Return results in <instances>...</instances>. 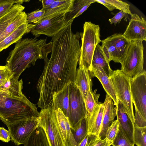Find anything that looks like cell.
<instances>
[{
  "mask_svg": "<svg viewBox=\"0 0 146 146\" xmlns=\"http://www.w3.org/2000/svg\"><path fill=\"white\" fill-rule=\"evenodd\" d=\"M100 28L91 22L84 24L83 32L80 33L81 40L80 56L78 63L92 72V63L93 54L97 45L101 42Z\"/></svg>",
  "mask_w": 146,
  "mask_h": 146,
  "instance_id": "277c9868",
  "label": "cell"
},
{
  "mask_svg": "<svg viewBox=\"0 0 146 146\" xmlns=\"http://www.w3.org/2000/svg\"><path fill=\"white\" fill-rule=\"evenodd\" d=\"M134 124L139 127L146 126V119H144L139 114L138 111L135 110V115L134 116Z\"/></svg>",
  "mask_w": 146,
  "mask_h": 146,
  "instance_id": "f35d334b",
  "label": "cell"
},
{
  "mask_svg": "<svg viewBox=\"0 0 146 146\" xmlns=\"http://www.w3.org/2000/svg\"><path fill=\"white\" fill-rule=\"evenodd\" d=\"M1 89L0 88V93L1 92Z\"/></svg>",
  "mask_w": 146,
  "mask_h": 146,
  "instance_id": "681fc988",
  "label": "cell"
},
{
  "mask_svg": "<svg viewBox=\"0 0 146 146\" xmlns=\"http://www.w3.org/2000/svg\"><path fill=\"white\" fill-rule=\"evenodd\" d=\"M96 2L101 3L105 6L110 11H112L115 8L108 3L106 0H94Z\"/></svg>",
  "mask_w": 146,
  "mask_h": 146,
  "instance_id": "ee69618b",
  "label": "cell"
},
{
  "mask_svg": "<svg viewBox=\"0 0 146 146\" xmlns=\"http://www.w3.org/2000/svg\"><path fill=\"white\" fill-rule=\"evenodd\" d=\"M127 14L125 12L120 11L115 14L113 18L109 19V21L111 24H114L115 26L118 23H119L122 18L125 17Z\"/></svg>",
  "mask_w": 146,
  "mask_h": 146,
  "instance_id": "60d3db41",
  "label": "cell"
},
{
  "mask_svg": "<svg viewBox=\"0 0 146 146\" xmlns=\"http://www.w3.org/2000/svg\"><path fill=\"white\" fill-rule=\"evenodd\" d=\"M131 18L126 29L122 34L127 40H146V21L135 13H131Z\"/></svg>",
  "mask_w": 146,
  "mask_h": 146,
  "instance_id": "7c38bea8",
  "label": "cell"
},
{
  "mask_svg": "<svg viewBox=\"0 0 146 146\" xmlns=\"http://www.w3.org/2000/svg\"><path fill=\"white\" fill-rule=\"evenodd\" d=\"M108 37L117 48L119 54L121 62L125 56L130 41L126 39L121 33H115Z\"/></svg>",
  "mask_w": 146,
  "mask_h": 146,
  "instance_id": "83f0119b",
  "label": "cell"
},
{
  "mask_svg": "<svg viewBox=\"0 0 146 146\" xmlns=\"http://www.w3.org/2000/svg\"><path fill=\"white\" fill-rule=\"evenodd\" d=\"M97 89L94 91L90 88L88 90L85 102L86 110V117L88 118L92 114L96 106L100 102H98L100 95L96 93Z\"/></svg>",
  "mask_w": 146,
  "mask_h": 146,
  "instance_id": "f1b7e54d",
  "label": "cell"
},
{
  "mask_svg": "<svg viewBox=\"0 0 146 146\" xmlns=\"http://www.w3.org/2000/svg\"><path fill=\"white\" fill-rule=\"evenodd\" d=\"M38 126L44 131L49 146H66L58 128L55 110L51 107L41 109Z\"/></svg>",
  "mask_w": 146,
  "mask_h": 146,
  "instance_id": "8992f818",
  "label": "cell"
},
{
  "mask_svg": "<svg viewBox=\"0 0 146 146\" xmlns=\"http://www.w3.org/2000/svg\"><path fill=\"white\" fill-rule=\"evenodd\" d=\"M144 48L143 41H130L125 56L120 63V70L128 76H135L144 70Z\"/></svg>",
  "mask_w": 146,
  "mask_h": 146,
  "instance_id": "52a82bcc",
  "label": "cell"
},
{
  "mask_svg": "<svg viewBox=\"0 0 146 146\" xmlns=\"http://www.w3.org/2000/svg\"><path fill=\"white\" fill-rule=\"evenodd\" d=\"M111 98L106 94L104 103L103 112L101 128L99 137L100 139L105 138L106 132L116 116V109L114 107Z\"/></svg>",
  "mask_w": 146,
  "mask_h": 146,
  "instance_id": "5bb4252c",
  "label": "cell"
},
{
  "mask_svg": "<svg viewBox=\"0 0 146 146\" xmlns=\"http://www.w3.org/2000/svg\"><path fill=\"white\" fill-rule=\"evenodd\" d=\"M127 139L121 128L119 130L112 145V146H134Z\"/></svg>",
  "mask_w": 146,
  "mask_h": 146,
  "instance_id": "836d02e7",
  "label": "cell"
},
{
  "mask_svg": "<svg viewBox=\"0 0 146 146\" xmlns=\"http://www.w3.org/2000/svg\"><path fill=\"white\" fill-rule=\"evenodd\" d=\"M75 1L55 0L48 9L44 10L45 13L41 20L63 14H66L71 11Z\"/></svg>",
  "mask_w": 146,
  "mask_h": 146,
  "instance_id": "ffe728a7",
  "label": "cell"
},
{
  "mask_svg": "<svg viewBox=\"0 0 146 146\" xmlns=\"http://www.w3.org/2000/svg\"><path fill=\"white\" fill-rule=\"evenodd\" d=\"M58 128L66 146H78L73 135L68 118L59 108L55 110Z\"/></svg>",
  "mask_w": 146,
  "mask_h": 146,
  "instance_id": "9a60e30c",
  "label": "cell"
},
{
  "mask_svg": "<svg viewBox=\"0 0 146 146\" xmlns=\"http://www.w3.org/2000/svg\"><path fill=\"white\" fill-rule=\"evenodd\" d=\"M101 47L108 61L111 60L115 62H121L119 54L114 44L108 37L102 40Z\"/></svg>",
  "mask_w": 146,
  "mask_h": 146,
  "instance_id": "484cf974",
  "label": "cell"
},
{
  "mask_svg": "<svg viewBox=\"0 0 146 146\" xmlns=\"http://www.w3.org/2000/svg\"><path fill=\"white\" fill-rule=\"evenodd\" d=\"M7 0H0V5L6 2Z\"/></svg>",
  "mask_w": 146,
  "mask_h": 146,
  "instance_id": "7dc6e473",
  "label": "cell"
},
{
  "mask_svg": "<svg viewBox=\"0 0 146 146\" xmlns=\"http://www.w3.org/2000/svg\"><path fill=\"white\" fill-rule=\"evenodd\" d=\"M0 140L5 143L11 140L9 131L3 127H0Z\"/></svg>",
  "mask_w": 146,
  "mask_h": 146,
  "instance_id": "ab89813d",
  "label": "cell"
},
{
  "mask_svg": "<svg viewBox=\"0 0 146 146\" xmlns=\"http://www.w3.org/2000/svg\"><path fill=\"white\" fill-rule=\"evenodd\" d=\"M47 38L38 40L36 38H21L16 42L14 48L9 53L6 66L19 80L21 73L38 59H43L42 49Z\"/></svg>",
  "mask_w": 146,
  "mask_h": 146,
  "instance_id": "7a4b0ae2",
  "label": "cell"
},
{
  "mask_svg": "<svg viewBox=\"0 0 146 146\" xmlns=\"http://www.w3.org/2000/svg\"><path fill=\"white\" fill-rule=\"evenodd\" d=\"M71 130L76 141L78 144L88 134L86 117L82 119L74 129Z\"/></svg>",
  "mask_w": 146,
  "mask_h": 146,
  "instance_id": "4dcf8cb0",
  "label": "cell"
},
{
  "mask_svg": "<svg viewBox=\"0 0 146 146\" xmlns=\"http://www.w3.org/2000/svg\"><path fill=\"white\" fill-rule=\"evenodd\" d=\"M94 76L91 72L83 66L79 65L77 69L75 84L86 98L88 92L92 87V78Z\"/></svg>",
  "mask_w": 146,
  "mask_h": 146,
  "instance_id": "2e32d148",
  "label": "cell"
},
{
  "mask_svg": "<svg viewBox=\"0 0 146 146\" xmlns=\"http://www.w3.org/2000/svg\"><path fill=\"white\" fill-rule=\"evenodd\" d=\"M134 144L137 146H146V126L139 127L134 124Z\"/></svg>",
  "mask_w": 146,
  "mask_h": 146,
  "instance_id": "1f68e13d",
  "label": "cell"
},
{
  "mask_svg": "<svg viewBox=\"0 0 146 146\" xmlns=\"http://www.w3.org/2000/svg\"><path fill=\"white\" fill-rule=\"evenodd\" d=\"M72 22L52 37L51 49L48 44L43 48L44 67L36 86L39 95L37 105L41 109L51 107L54 93L75 83L81 44L80 33L72 31Z\"/></svg>",
  "mask_w": 146,
  "mask_h": 146,
  "instance_id": "6da1fadb",
  "label": "cell"
},
{
  "mask_svg": "<svg viewBox=\"0 0 146 146\" xmlns=\"http://www.w3.org/2000/svg\"><path fill=\"white\" fill-rule=\"evenodd\" d=\"M27 22V14L23 11L7 27L0 36V42L11 34L18 27Z\"/></svg>",
  "mask_w": 146,
  "mask_h": 146,
  "instance_id": "f546056e",
  "label": "cell"
},
{
  "mask_svg": "<svg viewBox=\"0 0 146 146\" xmlns=\"http://www.w3.org/2000/svg\"><path fill=\"white\" fill-rule=\"evenodd\" d=\"M55 0H42V9L44 10L48 9Z\"/></svg>",
  "mask_w": 146,
  "mask_h": 146,
  "instance_id": "f6af8a7d",
  "label": "cell"
},
{
  "mask_svg": "<svg viewBox=\"0 0 146 146\" xmlns=\"http://www.w3.org/2000/svg\"><path fill=\"white\" fill-rule=\"evenodd\" d=\"M131 77L119 69L113 71L109 77L113 85L117 98L134 123V114L130 87Z\"/></svg>",
  "mask_w": 146,
  "mask_h": 146,
  "instance_id": "5b68a950",
  "label": "cell"
},
{
  "mask_svg": "<svg viewBox=\"0 0 146 146\" xmlns=\"http://www.w3.org/2000/svg\"><path fill=\"white\" fill-rule=\"evenodd\" d=\"M45 11L42 9H37L27 14V20L29 23L36 24L43 18Z\"/></svg>",
  "mask_w": 146,
  "mask_h": 146,
  "instance_id": "e575fe53",
  "label": "cell"
},
{
  "mask_svg": "<svg viewBox=\"0 0 146 146\" xmlns=\"http://www.w3.org/2000/svg\"><path fill=\"white\" fill-rule=\"evenodd\" d=\"M36 105L25 96L21 98H9L0 93V120L7 127L20 121L38 116Z\"/></svg>",
  "mask_w": 146,
  "mask_h": 146,
  "instance_id": "3957f363",
  "label": "cell"
},
{
  "mask_svg": "<svg viewBox=\"0 0 146 146\" xmlns=\"http://www.w3.org/2000/svg\"><path fill=\"white\" fill-rule=\"evenodd\" d=\"M116 107V116L119 127L127 139L134 144L133 139L134 124L129 117L121 103L117 98Z\"/></svg>",
  "mask_w": 146,
  "mask_h": 146,
  "instance_id": "4fadbf2b",
  "label": "cell"
},
{
  "mask_svg": "<svg viewBox=\"0 0 146 146\" xmlns=\"http://www.w3.org/2000/svg\"><path fill=\"white\" fill-rule=\"evenodd\" d=\"M69 84L53 95L51 108L54 110L59 108L67 118L69 107Z\"/></svg>",
  "mask_w": 146,
  "mask_h": 146,
  "instance_id": "ac0fdd59",
  "label": "cell"
},
{
  "mask_svg": "<svg viewBox=\"0 0 146 146\" xmlns=\"http://www.w3.org/2000/svg\"><path fill=\"white\" fill-rule=\"evenodd\" d=\"M86 110L83 96L75 83L69 84V107L67 117L71 129L86 117Z\"/></svg>",
  "mask_w": 146,
  "mask_h": 146,
  "instance_id": "ba28073f",
  "label": "cell"
},
{
  "mask_svg": "<svg viewBox=\"0 0 146 146\" xmlns=\"http://www.w3.org/2000/svg\"><path fill=\"white\" fill-rule=\"evenodd\" d=\"M24 146H49L43 129L38 127L32 133Z\"/></svg>",
  "mask_w": 146,
  "mask_h": 146,
  "instance_id": "4316f807",
  "label": "cell"
},
{
  "mask_svg": "<svg viewBox=\"0 0 146 146\" xmlns=\"http://www.w3.org/2000/svg\"><path fill=\"white\" fill-rule=\"evenodd\" d=\"M23 81L14 78L13 75L6 80L0 88V93L9 98H21L25 95L22 92Z\"/></svg>",
  "mask_w": 146,
  "mask_h": 146,
  "instance_id": "d6986e66",
  "label": "cell"
},
{
  "mask_svg": "<svg viewBox=\"0 0 146 146\" xmlns=\"http://www.w3.org/2000/svg\"><path fill=\"white\" fill-rule=\"evenodd\" d=\"M25 8L21 4H15L7 12L0 18V36L8 25L23 11Z\"/></svg>",
  "mask_w": 146,
  "mask_h": 146,
  "instance_id": "cb8c5ba5",
  "label": "cell"
},
{
  "mask_svg": "<svg viewBox=\"0 0 146 146\" xmlns=\"http://www.w3.org/2000/svg\"><path fill=\"white\" fill-rule=\"evenodd\" d=\"M119 129L117 120L114 121L108 128L105 136L106 140L112 144Z\"/></svg>",
  "mask_w": 146,
  "mask_h": 146,
  "instance_id": "d6a6232c",
  "label": "cell"
},
{
  "mask_svg": "<svg viewBox=\"0 0 146 146\" xmlns=\"http://www.w3.org/2000/svg\"><path fill=\"white\" fill-rule=\"evenodd\" d=\"M30 0H8L6 2L0 5V18L7 12L15 4H22Z\"/></svg>",
  "mask_w": 146,
  "mask_h": 146,
  "instance_id": "8d00e7d4",
  "label": "cell"
},
{
  "mask_svg": "<svg viewBox=\"0 0 146 146\" xmlns=\"http://www.w3.org/2000/svg\"><path fill=\"white\" fill-rule=\"evenodd\" d=\"M106 1L113 7L115 9L120 10L131 15V12L130 9V5L121 0H106Z\"/></svg>",
  "mask_w": 146,
  "mask_h": 146,
  "instance_id": "d590c367",
  "label": "cell"
},
{
  "mask_svg": "<svg viewBox=\"0 0 146 146\" xmlns=\"http://www.w3.org/2000/svg\"><path fill=\"white\" fill-rule=\"evenodd\" d=\"M95 2L94 0H75L71 11L66 14L67 22L73 21L87 10L92 3Z\"/></svg>",
  "mask_w": 146,
  "mask_h": 146,
  "instance_id": "d4e9b609",
  "label": "cell"
},
{
  "mask_svg": "<svg viewBox=\"0 0 146 146\" xmlns=\"http://www.w3.org/2000/svg\"><path fill=\"white\" fill-rule=\"evenodd\" d=\"M38 125V117H33L8 126L11 140L17 146L24 144Z\"/></svg>",
  "mask_w": 146,
  "mask_h": 146,
  "instance_id": "30bf717a",
  "label": "cell"
},
{
  "mask_svg": "<svg viewBox=\"0 0 146 146\" xmlns=\"http://www.w3.org/2000/svg\"><path fill=\"white\" fill-rule=\"evenodd\" d=\"M100 139L97 135L88 134L78 146H93Z\"/></svg>",
  "mask_w": 146,
  "mask_h": 146,
  "instance_id": "74e56055",
  "label": "cell"
},
{
  "mask_svg": "<svg viewBox=\"0 0 146 146\" xmlns=\"http://www.w3.org/2000/svg\"><path fill=\"white\" fill-rule=\"evenodd\" d=\"M13 75L6 66L0 69V80L6 81Z\"/></svg>",
  "mask_w": 146,
  "mask_h": 146,
  "instance_id": "b9f144b4",
  "label": "cell"
},
{
  "mask_svg": "<svg viewBox=\"0 0 146 146\" xmlns=\"http://www.w3.org/2000/svg\"><path fill=\"white\" fill-rule=\"evenodd\" d=\"M5 67V66H2L0 65V69L2 68Z\"/></svg>",
  "mask_w": 146,
  "mask_h": 146,
  "instance_id": "c3c4849f",
  "label": "cell"
},
{
  "mask_svg": "<svg viewBox=\"0 0 146 146\" xmlns=\"http://www.w3.org/2000/svg\"><path fill=\"white\" fill-rule=\"evenodd\" d=\"M66 14L43 19L34 24L35 26L32 28L31 32L36 38L41 35L52 37L68 23L66 21Z\"/></svg>",
  "mask_w": 146,
  "mask_h": 146,
  "instance_id": "8fae6325",
  "label": "cell"
},
{
  "mask_svg": "<svg viewBox=\"0 0 146 146\" xmlns=\"http://www.w3.org/2000/svg\"><path fill=\"white\" fill-rule=\"evenodd\" d=\"M92 70L93 76L96 77L99 80L107 94L111 98L114 102V105L116 106L117 98L113 85L110 78L103 69L99 66H92Z\"/></svg>",
  "mask_w": 146,
  "mask_h": 146,
  "instance_id": "44dd1931",
  "label": "cell"
},
{
  "mask_svg": "<svg viewBox=\"0 0 146 146\" xmlns=\"http://www.w3.org/2000/svg\"><path fill=\"white\" fill-rule=\"evenodd\" d=\"M133 103L140 115L146 119V72L144 69L130 79Z\"/></svg>",
  "mask_w": 146,
  "mask_h": 146,
  "instance_id": "9c48e42d",
  "label": "cell"
},
{
  "mask_svg": "<svg viewBox=\"0 0 146 146\" xmlns=\"http://www.w3.org/2000/svg\"><path fill=\"white\" fill-rule=\"evenodd\" d=\"M95 66L102 68L109 77L113 71L110 68V62L99 44H98L96 47L92 61V66Z\"/></svg>",
  "mask_w": 146,
  "mask_h": 146,
  "instance_id": "603a6c76",
  "label": "cell"
},
{
  "mask_svg": "<svg viewBox=\"0 0 146 146\" xmlns=\"http://www.w3.org/2000/svg\"><path fill=\"white\" fill-rule=\"evenodd\" d=\"M103 112V103L100 102L96 106L91 116L88 118L86 117L88 134L95 135L99 137Z\"/></svg>",
  "mask_w": 146,
  "mask_h": 146,
  "instance_id": "7402d4cb",
  "label": "cell"
},
{
  "mask_svg": "<svg viewBox=\"0 0 146 146\" xmlns=\"http://www.w3.org/2000/svg\"><path fill=\"white\" fill-rule=\"evenodd\" d=\"M6 81L0 80V88L1 86H3Z\"/></svg>",
  "mask_w": 146,
  "mask_h": 146,
  "instance_id": "bcb514c9",
  "label": "cell"
},
{
  "mask_svg": "<svg viewBox=\"0 0 146 146\" xmlns=\"http://www.w3.org/2000/svg\"><path fill=\"white\" fill-rule=\"evenodd\" d=\"M112 144L107 141L105 138L100 139L98 142L93 146H111Z\"/></svg>",
  "mask_w": 146,
  "mask_h": 146,
  "instance_id": "7bdbcfd3",
  "label": "cell"
},
{
  "mask_svg": "<svg viewBox=\"0 0 146 146\" xmlns=\"http://www.w3.org/2000/svg\"><path fill=\"white\" fill-rule=\"evenodd\" d=\"M34 24L29 23L27 21L18 27L11 34L0 42V52L7 48L12 44L15 43L25 34L31 32Z\"/></svg>",
  "mask_w": 146,
  "mask_h": 146,
  "instance_id": "e0dca14e",
  "label": "cell"
}]
</instances>
